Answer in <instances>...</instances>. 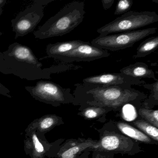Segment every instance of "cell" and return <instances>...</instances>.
<instances>
[{
	"label": "cell",
	"instance_id": "cell-7",
	"mask_svg": "<svg viewBox=\"0 0 158 158\" xmlns=\"http://www.w3.org/2000/svg\"><path fill=\"white\" fill-rule=\"evenodd\" d=\"M25 89L36 100L53 106L73 103V95L70 89H65L53 82L40 80L34 86H26Z\"/></svg>",
	"mask_w": 158,
	"mask_h": 158
},
{
	"label": "cell",
	"instance_id": "cell-8",
	"mask_svg": "<svg viewBox=\"0 0 158 158\" xmlns=\"http://www.w3.org/2000/svg\"><path fill=\"white\" fill-rule=\"evenodd\" d=\"M54 0H35L33 3L19 13L11 22L15 39L24 36L35 30L44 16V9Z\"/></svg>",
	"mask_w": 158,
	"mask_h": 158
},
{
	"label": "cell",
	"instance_id": "cell-19",
	"mask_svg": "<svg viewBox=\"0 0 158 158\" xmlns=\"http://www.w3.org/2000/svg\"><path fill=\"white\" fill-rule=\"evenodd\" d=\"M133 124L135 127H137L139 130L143 132L152 140L156 142H158V128L143 119L135 120L133 122Z\"/></svg>",
	"mask_w": 158,
	"mask_h": 158
},
{
	"label": "cell",
	"instance_id": "cell-1",
	"mask_svg": "<svg viewBox=\"0 0 158 158\" xmlns=\"http://www.w3.org/2000/svg\"><path fill=\"white\" fill-rule=\"evenodd\" d=\"M60 71L59 66L43 68L32 49L17 42L10 44L5 51L0 52V73L3 74L35 81L50 79L51 74Z\"/></svg>",
	"mask_w": 158,
	"mask_h": 158
},
{
	"label": "cell",
	"instance_id": "cell-23",
	"mask_svg": "<svg viewBox=\"0 0 158 158\" xmlns=\"http://www.w3.org/2000/svg\"><path fill=\"white\" fill-rule=\"evenodd\" d=\"M10 93V91L9 90V89L7 88L5 85L0 83V94L9 98H12V97H11Z\"/></svg>",
	"mask_w": 158,
	"mask_h": 158
},
{
	"label": "cell",
	"instance_id": "cell-15",
	"mask_svg": "<svg viewBox=\"0 0 158 158\" xmlns=\"http://www.w3.org/2000/svg\"><path fill=\"white\" fill-rule=\"evenodd\" d=\"M120 73L137 79L150 78L153 79L155 81H158L156 78L154 72L148 68L145 63L136 62L131 64L121 69Z\"/></svg>",
	"mask_w": 158,
	"mask_h": 158
},
{
	"label": "cell",
	"instance_id": "cell-11",
	"mask_svg": "<svg viewBox=\"0 0 158 158\" xmlns=\"http://www.w3.org/2000/svg\"><path fill=\"white\" fill-rule=\"evenodd\" d=\"M98 140L90 139H73L67 140L58 151V158H77L85 150L92 148Z\"/></svg>",
	"mask_w": 158,
	"mask_h": 158
},
{
	"label": "cell",
	"instance_id": "cell-5",
	"mask_svg": "<svg viewBox=\"0 0 158 158\" xmlns=\"http://www.w3.org/2000/svg\"><path fill=\"white\" fill-rule=\"evenodd\" d=\"M88 150L103 153L134 155L142 151L139 142L122 134L105 127L100 132V139Z\"/></svg>",
	"mask_w": 158,
	"mask_h": 158
},
{
	"label": "cell",
	"instance_id": "cell-21",
	"mask_svg": "<svg viewBox=\"0 0 158 158\" xmlns=\"http://www.w3.org/2000/svg\"><path fill=\"white\" fill-rule=\"evenodd\" d=\"M142 86L151 90V94L148 98L144 102L145 106L150 104L151 102L154 103V102L158 104V81H155L153 84H145Z\"/></svg>",
	"mask_w": 158,
	"mask_h": 158
},
{
	"label": "cell",
	"instance_id": "cell-4",
	"mask_svg": "<svg viewBox=\"0 0 158 158\" xmlns=\"http://www.w3.org/2000/svg\"><path fill=\"white\" fill-rule=\"evenodd\" d=\"M158 22L155 11H129L97 29L100 36L139 29Z\"/></svg>",
	"mask_w": 158,
	"mask_h": 158
},
{
	"label": "cell",
	"instance_id": "cell-17",
	"mask_svg": "<svg viewBox=\"0 0 158 158\" xmlns=\"http://www.w3.org/2000/svg\"><path fill=\"white\" fill-rule=\"evenodd\" d=\"M158 47V36L150 37L142 41L136 50V53L133 59L143 58L154 52Z\"/></svg>",
	"mask_w": 158,
	"mask_h": 158
},
{
	"label": "cell",
	"instance_id": "cell-22",
	"mask_svg": "<svg viewBox=\"0 0 158 158\" xmlns=\"http://www.w3.org/2000/svg\"><path fill=\"white\" fill-rule=\"evenodd\" d=\"M133 4V0H120L117 2L114 15H122L129 11Z\"/></svg>",
	"mask_w": 158,
	"mask_h": 158
},
{
	"label": "cell",
	"instance_id": "cell-14",
	"mask_svg": "<svg viewBox=\"0 0 158 158\" xmlns=\"http://www.w3.org/2000/svg\"><path fill=\"white\" fill-rule=\"evenodd\" d=\"M114 125L116 129L123 135L138 142L148 144H156L158 142L154 141L138 128L123 122H114Z\"/></svg>",
	"mask_w": 158,
	"mask_h": 158
},
{
	"label": "cell",
	"instance_id": "cell-26",
	"mask_svg": "<svg viewBox=\"0 0 158 158\" xmlns=\"http://www.w3.org/2000/svg\"><path fill=\"white\" fill-rule=\"evenodd\" d=\"M2 34H3V33L0 31V37H1V36L2 35Z\"/></svg>",
	"mask_w": 158,
	"mask_h": 158
},
{
	"label": "cell",
	"instance_id": "cell-2",
	"mask_svg": "<svg viewBox=\"0 0 158 158\" xmlns=\"http://www.w3.org/2000/svg\"><path fill=\"white\" fill-rule=\"evenodd\" d=\"M74 100L81 98L82 105H91L118 110L128 103H140L147 95L131 87H97L77 84Z\"/></svg>",
	"mask_w": 158,
	"mask_h": 158
},
{
	"label": "cell",
	"instance_id": "cell-16",
	"mask_svg": "<svg viewBox=\"0 0 158 158\" xmlns=\"http://www.w3.org/2000/svg\"><path fill=\"white\" fill-rule=\"evenodd\" d=\"M62 122L61 117L54 114H49L35 120L29 127L35 128L38 132L46 133L56 126L61 124Z\"/></svg>",
	"mask_w": 158,
	"mask_h": 158
},
{
	"label": "cell",
	"instance_id": "cell-18",
	"mask_svg": "<svg viewBox=\"0 0 158 158\" xmlns=\"http://www.w3.org/2000/svg\"><path fill=\"white\" fill-rule=\"evenodd\" d=\"M83 109H80V112L78 113V115L82 116L86 119H95L102 116L103 114L107 113L108 112L112 110L109 108L99 106H91V105H82Z\"/></svg>",
	"mask_w": 158,
	"mask_h": 158
},
{
	"label": "cell",
	"instance_id": "cell-25",
	"mask_svg": "<svg viewBox=\"0 0 158 158\" xmlns=\"http://www.w3.org/2000/svg\"><path fill=\"white\" fill-rule=\"evenodd\" d=\"M7 2V0H0V16L3 13V8Z\"/></svg>",
	"mask_w": 158,
	"mask_h": 158
},
{
	"label": "cell",
	"instance_id": "cell-13",
	"mask_svg": "<svg viewBox=\"0 0 158 158\" xmlns=\"http://www.w3.org/2000/svg\"><path fill=\"white\" fill-rule=\"evenodd\" d=\"M84 42L82 40H73L49 44L46 48L47 57L59 60L63 55L70 52Z\"/></svg>",
	"mask_w": 158,
	"mask_h": 158
},
{
	"label": "cell",
	"instance_id": "cell-20",
	"mask_svg": "<svg viewBox=\"0 0 158 158\" xmlns=\"http://www.w3.org/2000/svg\"><path fill=\"white\" fill-rule=\"evenodd\" d=\"M138 113L144 121L158 128V110L141 107L139 109Z\"/></svg>",
	"mask_w": 158,
	"mask_h": 158
},
{
	"label": "cell",
	"instance_id": "cell-24",
	"mask_svg": "<svg viewBox=\"0 0 158 158\" xmlns=\"http://www.w3.org/2000/svg\"><path fill=\"white\" fill-rule=\"evenodd\" d=\"M102 7L104 10L110 9L114 2V0H102Z\"/></svg>",
	"mask_w": 158,
	"mask_h": 158
},
{
	"label": "cell",
	"instance_id": "cell-3",
	"mask_svg": "<svg viewBox=\"0 0 158 158\" xmlns=\"http://www.w3.org/2000/svg\"><path fill=\"white\" fill-rule=\"evenodd\" d=\"M84 2H72L34 32L35 38L43 40L62 36L71 33L84 20L85 12Z\"/></svg>",
	"mask_w": 158,
	"mask_h": 158
},
{
	"label": "cell",
	"instance_id": "cell-12",
	"mask_svg": "<svg viewBox=\"0 0 158 158\" xmlns=\"http://www.w3.org/2000/svg\"><path fill=\"white\" fill-rule=\"evenodd\" d=\"M25 150L32 158H44L48 150L45 148V142H42L36 134V130L28 126L26 135Z\"/></svg>",
	"mask_w": 158,
	"mask_h": 158
},
{
	"label": "cell",
	"instance_id": "cell-10",
	"mask_svg": "<svg viewBox=\"0 0 158 158\" xmlns=\"http://www.w3.org/2000/svg\"><path fill=\"white\" fill-rule=\"evenodd\" d=\"M110 53L105 50L95 47L89 42H85L70 52L59 58L60 60L64 62L90 61L107 58Z\"/></svg>",
	"mask_w": 158,
	"mask_h": 158
},
{
	"label": "cell",
	"instance_id": "cell-27",
	"mask_svg": "<svg viewBox=\"0 0 158 158\" xmlns=\"http://www.w3.org/2000/svg\"><path fill=\"white\" fill-rule=\"evenodd\" d=\"M102 155H99L98 158H100L101 157Z\"/></svg>",
	"mask_w": 158,
	"mask_h": 158
},
{
	"label": "cell",
	"instance_id": "cell-9",
	"mask_svg": "<svg viewBox=\"0 0 158 158\" xmlns=\"http://www.w3.org/2000/svg\"><path fill=\"white\" fill-rule=\"evenodd\" d=\"M83 85L97 87L142 86L146 84L144 80L134 78L122 73H107L92 76L84 78Z\"/></svg>",
	"mask_w": 158,
	"mask_h": 158
},
{
	"label": "cell",
	"instance_id": "cell-6",
	"mask_svg": "<svg viewBox=\"0 0 158 158\" xmlns=\"http://www.w3.org/2000/svg\"><path fill=\"white\" fill-rule=\"evenodd\" d=\"M157 28L151 27L100 36L92 40L91 44L107 51H117L131 48L136 42L155 34Z\"/></svg>",
	"mask_w": 158,
	"mask_h": 158
}]
</instances>
